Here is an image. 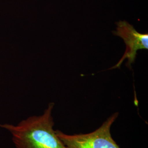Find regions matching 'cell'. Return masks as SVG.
Here are the masks:
<instances>
[{"label": "cell", "mask_w": 148, "mask_h": 148, "mask_svg": "<svg viewBox=\"0 0 148 148\" xmlns=\"http://www.w3.org/2000/svg\"><path fill=\"white\" fill-rule=\"evenodd\" d=\"M54 106L49 103L41 115L29 117L17 125L0 124V127L10 133L16 148H66L53 129Z\"/></svg>", "instance_id": "6da1fadb"}, {"label": "cell", "mask_w": 148, "mask_h": 148, "mask_svg": "<svg viewBox=\"0 0 148 148\" xmlns=\"http://www.w3.org/2000/svg\"><path fill=\"white\" fill-rule=\"evenodd\" d=\"M119 113H114L95 131L86 134H67L56 130L59 138L66 148H120L112 137L111 127Z\"/></svg>", "instance_id": "7a4b0ae2"}, {"label": "cell", "mask_w": 148, "mask_h": 148, "mask_svg": "<svg viewBox=\"0 0 148 148\" xmlns=\"http://www.w3.org/2000/svg\"><path fill=\"white\" fill-rule=\"evenodd\" d=\"M117 27L114 34L121 37L126 45V50L121 59L111 69L120 68L125 59H127V67L131 68L137 55L138 50L148 49V34H142L134 28L132 25L126 21H120L116 23Z\"/></svg>", "instance_id": "3957f363"}]
</instances>
